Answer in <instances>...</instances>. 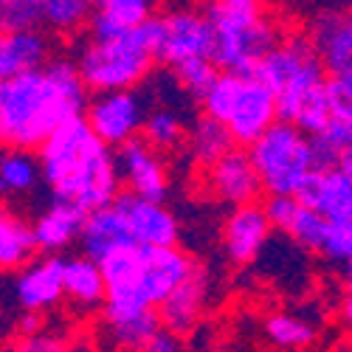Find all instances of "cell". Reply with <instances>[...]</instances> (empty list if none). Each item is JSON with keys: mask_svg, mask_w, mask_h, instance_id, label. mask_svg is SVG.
Masks as SVG:
<instances>
[{"mask_svg": "<svg viewBox=\"0 0 352 352\" xmlns=\"http://www.w3.org/2000/svg\"><path fill=\"white\" fill-rule=\"evenodd\" d=\"M135 240L130 234V226L124 220V214L116 209V206H107V209H99L94 214H87L85 220V228H82V240H79V254L94 259V262H102L113 254H119L124 248H133Z\"/></svg>", "mask_w": 352, "mask_h": 352, "instance_id": "20", "label": "cell"}, {"mask_svg": "<svg viewBox=\"0 0 352 352\" xmlns=\"http://www.w3.org/2000/svg\"><path fill=\"white\" fill-rule=\"evenodd\" d=\"M265 336L285 349H302L307 344L316 341V327L302 321L299 316H290V313H276L265 321Z\"/></svg>", "mask_w": 352, "mask_h": 352, "instance_id": "32", "label": "cell"}, {"mask_svg": "<svg viewBox=\"0 0 352 352\" xmlns=\"http://www.w3.org/2000/svg\"><path fill=\"white\" fill-rule=\"evenodd\" d=\"M14 338H32L43 333V313H20L14 318Z\"/></svg>", "mask_w": 352, "mask_h": 352, "instance_id": "40", "label": "cell"}, {"mask_svg": "<svg viewBox=\"0 0 352 352\" xmlns=\"http://www.w3.org/2000/svg\"><path fill=\"white\" fill-rule=\"evenodd\" d=\"M141 352H184V341H181V336L161 330V333H158L150 344H146Z\"/></svg>", "mask_w": 352, "mask_h": 352, "instance_id": "41", "label": "cell"}, {"mask_svg": "<svg viewBox=\"0 0 352 352\" xmlns=\"http://www.w3.org/2000/svg\"><path fill=\"white\" fill-rule=\"evenodd\" d=\"M37 251L40 245L34 237V226H28L20 214L3 209V214H0V265H3V271H23L37 259Z\"/></svg>", "mask_w": 352, "mask_h": 352, "instance_id": "25", "label": "cell"}, {"mask_svg": "<svg viewBox=\"0 0 352 352\" xmlns=\"http://www.w3.org/2000/svg\"><path fill=\"white\" fill-rule=\"evenodd\" d=\"M203 12L214 28L212 63L223 74L254 76L259 63L282 45L279 25L262 14V6L254 0H217Z\"/></svg>", "mask_w": 352, "mask_h": 352, "instance_id": "5", "label": "cell"}, {"mask_svg": "<svg viewBox=\"0 0 352 352\" xmlns=\"http://www.w3.org/2000/svg\"><path fill=\"white\" fill-rule=\"evenodd\" d=\"M240 91H243V76L220 74V79L214 82L209 96L203 99V116H209V119H214L220 124H228L234 104H237V99H240Z\"/></svg>", "mask_w": 352, "mask_h": 352, "instance_id": "34", "label": "cell"}, {"mask_svg": "<svg viewBox=\"0 0 352 352\" xmlns=\"http://www.w3.org/2000/svg\"><path fill=\"white\" fill-rule=\"evenodd\" d=\"M63 279H65V299H71L76 307L82 310L104 307L107 282L99 262L87 259L82 254L63 256Z\"/></svg>", "mask_w": 352, "mask_h": 352, "instance_id": "24", "label": "cell"}, {"mask_svg": "<svg viewBox=\"0 0 352 352\" xmlns=\"http://www.w3.org/2000/svg\"><path fill=\"white\" fill-rule=\"evenodd\" d=\"M254 76L274 91L279 104V122H290V124L296 122L305 102L313 94H318L330 79L318 51L305 37H290L287 43L274 48L259 63Z\"/></svg>", "mask_w": 352, "mask_h": 352, "instance_id": "6", "label": "cell"}, {"mask_svg": "<svg viewBox=\"0 0 352 352\" xmlns=\"http://www.w3.org/2000/svg\"><path fill=\"white\" fill-rule=\"evenodd\" d=\"M344 282H346V290H349V296H352V256L344 262Z\"/></svg>", "mask_w": 352, "mask_h": 352, "instance_id": "44", "label": "cell"}, {"mask_svg": "<svg viewBox=\"0 0 352 352\" xmlns=\"http://www.w3.org/2000/svg\"><path fill=\"white\" fill-rule=\"evenodd\" d=\"M206 299H209V276L200 265H195L192 276L158 307L164 330L175 336H186L197 324L200 313L206 310Z\"/></svg>", "mask_w": 352, "mask_h": 352, "instance_id": "21", "label": "cell"}, {"mask_svg": "<svg viewBox=\"0 0 352 352\" xmlns=\"http://www.w3.org/2000/svg\"><path fill=\"white\" fill-rule=\"evenodd\" d=\"M197 262L184 248L133 245L102 262L107 282V302L102 307L104 324L158 310L195 271Z\"/></svg>", "mask_w": 352, "mask_h": 352, "instance_id": "2", "label": "cell"}, {"mask_svg": "<svg viewBox=\"0 0 352 352\" xmlns=\"http://www.w3.org/2000/svg\"><path fill=\"white\" fill-rule=\"evenodd\" d=\"M51 200L74 203L85 214L116 206L122 195L119 158L85 116L68 119L37 153Z\"/></svg>", "mask_w": 352, "mask_h": 352, "instance_id": "1", "label": "cell"}, {"mask_svg": "<svg viewBox=\"0 0 352 352\" xmlns=\"http://www.w3.org/2000/svg\"><path fill=\"white\" fill-rule=\"evenodd\" d=\"M119 172H122V184L127 186V192L153 200V203H164L169 195V175L164 161L158 158V150H153L144 138H133L130 144H124L119 153Z\"/></svg>", "mask_w": 352, "mask_h": 352, "instance_id": "14", "label": "cell"}, {"mask_svg": "<svg viewBox=\"0 0 352 352\" xmlns=\"http://www.w3.org/2000/svg\"><path fill=\"white\" fill-rule=\"evenodd\" d=\"M279 122V104L268 85H262L256 76H243V91L234 104L228 119V133L237 146H251Z\"/></svg>", "mask_w": 352, "mask_h": 352, "instance_id": "11", "label": "cell"}, {"mask_svg": "<svg viewBox=\"0 0 352 352\" xmlns=\"http://www.w3.org/2000/svg\"><path fill=\"white\" fill-rule=\"evenodd\" d=\"M68 119L76 113L45 68L0 82V138L6 150L40 153Z\"/></svg>", "mask_w": 352, "mask_h": 352, "instance_id": "3", "label": "cell"}, {"mask_svg": "<svg viewBox=\"0 0 352 352\" xmlns=\"http://www.w3.org/2000/svg\"><path fill=\"white\" fill-rule=\"evenodd\" d=\"M104 327H107V338L119 349H127V352H141L164 330L158 310H146L141 316H133V318H124V321H113V324H104Z\"/></svg>", "mask_w": 352, "mask_h": 352, "instance_id": "28", "label": "cell"}, {"mask_svg": "<svg viewBox=\"0 0 352 352\" xmlns=\"http://www.w3.org/2000/svg\"><path fill=\"white\" fill-rule=\"evenodd\" d=\"M45 23V0H3L0 3V28L3 34L40 32Z\"/></svg>", "mask_w": 352, "mask_h": 352, "instance_id": "31", "label": "cell"}, {"mask_svg": "<svg viewBox=\"0 0 352 352\" xmlns=\"http://www.w3.org/2000/svg\"><path fill=\"white\" fill-rule=\"evenodd\" d=\"M265 212L271 217V226L290 237V243H296L302 251H324L330 223L313 209L302 206L299 197H268Z\"/></svg>", "mask_w": 352, "mask_h": 352, "instance_id": "17", "label": "cell"}, {"mask_svg": "<svg viewBox=\"0 0 352 352\" xmlns=\"http://www.w3.org/2000/svg\"><path fill=\"white\" fill-rule=\"evenodd\" d=\"M40 186H45L40 155L25 150H6L0 158V192L6 197H23L34 195Z\"/></svg>", "mask_w": 352, "mask_h": 352, "instance_id": "26", "label": "cell"}, {"mask_svg": "<svg viewBox=\"0 0 352 352\" xmlns=\"http://www.w3.org/2000/svg\"><path fill=\"white\" fill-rule=\"evenodd\" d=\"M310 43L330 79L352 82V12H330L313 20Z\"/></svg>", "mask_w": 352, "mask_h": 352, "instance_id": "16", "label": "cell"}, {"mask_svg": "<svg viewBox=\"0 0 352 352\" xmlns=\"http://www.w3.org/2000/svg\"><path fill=\"white\" fill-rule=\"evenodd\" d=\"M324 94H327V104H330V113H333V122L352 124V82L327 79Z\"/></svg>", "mask_w": 352, "mask_h": 352, "instance_id": "37", "label": "cell"}, {"mask_svg": "<svg viewBox=\"0 0 352 352\" xmlns=\"http://www.w3.org/2000/svg\"><path fill=\"white\" fill-rule=\"evenodd\" d=\"M186 135V124H184V116L175 113L169 107H155L150 110V119L144 124V141L153 146V150H172L178 146Z\"/></svg>", "mask_w": 352, "mask_h": 352, "instance_id": "30", "label": "cell"}, {"mask_svg": "<svg viewBox=\"0 0 352 352\" xmlns=\"http://www.w3.org/2000/svg\"><path fill=\"white\" fill-rule=\"evenodd\" d=\"M248 155L259 172L262 189L271 197H296L316 172L310 138L290 122H276Z\"/></svg>", "mask_w": 352, "mask_h": 352, "instance_id": "7", "label": "cell"}, {"mask_svg": "<svg viewBox=\"0 0 352 352\" xmlns=\"http://www.w3.org/2000/svg\"><path fill=\"white\" fill-rule=\"evenodd\" d=\"M85 119L110 150L113 146L122 150L133 138L144 135V124L150 119V99L138 87L135 91L94 94L85 110Z\"/></svg>", "mask_w": 352, "mask_h": 352, "instance_id": "8", "label": "cell"}, {"mask_svg": "<svg viewBox=\"0 0 352 352\" xmlns=\"http://www.w3.org/2000/svg\"><path fill=\"white\" fill-rule=\"evenodd\" d=\"M51 63V40L43 32H14L0 37V82L32 71H43Z\"/></svg>", "mask_w": 352, "mask_h": 352, "instance_id": "22", "label": "cell"}, {"mask_svg": "<svg viewBox=\"0 0 352 352\" xmlns=\"http://www.w3.org/2000/svg\"><path fill=\"white\" fill-rule=\"evenodd\" d=\"M85 220H87V214L79 206H74V203L51 200L34 217V237H37L40 254L43 256H60L74 243H79Z\"/></svg>", "mask_w": 352, "mask_h": 352, "instance_id": "18", "label": "cell"}, {"mask_svg": "<svg viewBox=\"0 0 352 352\" xmlns=\"http://www.w3.org/2000/svg\"><path fill=\"white\" fill-rule=\"evenodd\" d=\"M330 122H333V113H330V104H327L324 87H321L318 94H313L305 102V107L299 110V116H296V122H293V124H296L310 138V135H318L321 130H327Z\"/></svg>", "mask_w": 352, "mask_h": 352, "instance_id": "36", "label": "cell"}, {"mask_svg": "<svg viewBox=\"0 0 352 352\" xmlns=\"http://www.w3.org/2000/svg\"><path fill=\"white\" fill-rule=\"evenodd\" d=\"M116 209H119L130 226V234L135 245H146V248H175L181 237V226L175 212H169L164 203H153L144 200L133 192H122L116 200Z\"/></svg>", "mask_w": 352, "mask_h": 352, "instance_id": "13", "label": "cell"}, {"mask_svg": "<svg viewBox=\"0 0 352 352\" xmlns=\"http://www.w3.org/2000/svg\"><path fill=\"white\" fill-rule=\"evenodd\" d=\"M172 71H175V76H178L181 87L186 91V96L192 102H200V104H203V99L209 96V91L223 74L212 60H189L184 65H175Z\"/></svg>", "mask_w": 352, "mask_h": 352, "instance_id": "33", "label": "cell"}, {"mask_svg": "<svg viewBox=\"0 0 352 352\" xmlns=\"http://www.w3.org/2000/svg\"><path fill=\"white\" fill-rule=\"evenodd\" d=\"M155 17L153 3L146 0H99L91 17V40L124 37Z\"/></svg>", "mask_w": 352, "mask_h": 352, "instance_id": "23", "label": "cell"}, {"mask_svg": "<svg viewBox=\"0 0 352 352\" xmlns=\"http://www.w3.org/2000/svg\"><path fill=\"white\" fill-rule=\"evenodd\" d=\"M321 256H327L333 262H346L352 256V220L346 223H330L327 231V243Z\"/></svg>", "mask_w": 352, "mask_h": 352, "instance_id": "38", "label": "cell"}, {"mask_svg": "<svg viewBox=\"0 0 352 352\" xmlns=\"http://www.w3.org/2000/svg\"><path fill=\"white\" fill-rule=\"evenodd\" d=\"M338 172H344L346 178L352 181V146H349V150L341 155V161H338Z\"/></svg>", "mask_w": 352, "mask_h": 352, "instance_id": "42", "label": "cell"}, {"mask_svg": "<svg viewBox=\"0 0 352 352\" xmlns=\"http://www.w3.org/2000/svg\"><path fill=\"white\" fill-rule=\"evenodd\" d=\"M271 217L259 203L231 209L223 226V248L234 265H248L271 243Z\"/></svg>", "mask_w": 352, "mask_h": 352, "instance_id": "15", "label": "cell"}, {"mask_svg": "<svg viewBox=\"0 0 352 352\" xmlns=\"http://www.w3.org/2000/svg\"><path fill=\"white\" fill-rule=\"evenodd\" d=\"M341 318H344V324H346L349 333H352V296H346V299L341 302Z\"/></svg>", "mask_w": 352, "mask_h": 352, "instance_id": "43", "label": "cell"}, {"mask_svg": "<svg viewBox=\"0 0 352 352\" xmlns=\"http://www.w3.org/2000/svg\"><path fill=\"white\" fill-rule=\"evenodd\" d=\"M212 56H214V28L206 12L169 9L158 14L155 60L161 65L175 68L189 60H212Z\"/></svg>", "mask_w": 352, "mask_h": 352, "instance_id": "9", "label": "cell"}, {"mask_svg": "<svg viewBox=\"0 0 352 352\" xmlns=\"http://www.w3.org/2000/svg\"><path fill=\"white\" fill-rule=\"evenodd\" d=\"M96 12V3L87 0H45V25H51L54 32H76L85 20L91 23Z\"/></svg>", "mask_w": 352, "mask_h": 352, "instance_id": "35", "label": "cell"}, {"mask_svg": "<svg viewBox=\"0 0 352 352\" xmlns=\"http://www.w3.org/2000/svg\"><path fill=\"white\" fill-rule=\"evenodd\" d=\"M349 146H352V124H346V122H330L327 130H321L318 135H310L316 172L338 169V161Z\"/></svg>", "mask_w": 352, "mask_h": 352, "instance_id": "29", "label": "cell"}, {"mask_svg": "<svg viewBox=\"0 0 352 352\" xmlns=\"http://www.w3.org/2000/svg\"><path fill=\"white\" fill-rule=\"evenodd\" d=\"M6 293H12L14 307L20 313H43L60 305L65 296L63 279V256H37L6 282Z\"/></svg>", "mask_w": 352, "mask_h": 352, "instance_id": "10", "label": "cell"}, {"mask_svg": "<svg viewBox=\"0 0 352 352\" xmlns=\"http://www.w3.org/2000/svg\"><path fill=\"white\" fill-rule=\"evenodd\" d=\"M302 206L313 209L327 223H346L352 220V181L344 172H313V178L296 195Z\"/></svg>", "mask_w": 352, "mask_h": 352, "instance_id": "19", "label": "cell"}, {"mask_svg": "<svg viewBox=\"0 0 352 352\" xmlns=\"http://www.w3.org/2000/svg\"><path fill=\"white\" fill-rule=\"evenodd\" d=\"M158 48V14L135 32L116 40H87L76 48L74 63L91 94L135 91L153 76Z\"/></svg>", "mask_w": 352, "mask_h": 352, "instance_id": "4", "label": "cell"}, {"mask_svg": "<svg viewBox=\"0 0 352 352\" xmlns=\"http://www.w3.org/2000/svg\"><path fill=\"white\" fill-rule=\"evenodd\" d=\"M9 352H68V346L48 333L32 336V338H14Z\"/></svg>", "mask_w": 352, "mask_h": 352, "instance_id": "39", "label": "cell"}, {"mask_svg": "<svg viewBox=\"0 0 352 352\" xmlns=\"http://www.w3.org/2000/svg\"><path fill=\"white\" fill-rule=\"evenodd\" d=\"M234 138L228 133L226 124L209 119V116H197V119L192 122V153L200 164H217L223 155H228L234 150Z\"/></svg>", "mask_w": 352, "mask_h": 352, "instance_id": "27", "label": "cell"}, {"mask_svg": "<svg viewBox=\"0 0 352 352\" xmlns=\"http://www.w3.org/2000/svg\"><path fill=\"white\" fill-rule=\"evenodd\" d=\"M206 189L212 197H217L220 203H228L234 209L251 206V203H256L259 192H265L259 181V172L248 150H243V146H234L217 164L206 166Z\"/></svg>", "mask_w": 352, "mask_h": 352, "instance_id": "12", "label": "cell"}]
</instances>
